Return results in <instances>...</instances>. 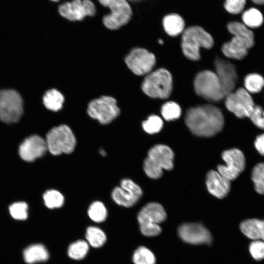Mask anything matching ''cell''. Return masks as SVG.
Returning <instances> with one entry per match:
<instances>
[{
	"mask_svg": "<svg viewBox=\"0 0 264 264\" xmlns=\"http://www.w3.org/2000/svg\"><path fill=\"white\" fill-rule=\"evenodd\" d=\"M185 121L194 134L201 137L216 135L222 130L224 123L221 110L211 105L189 109L186 112Z\"/></svg>",
	"mask_w": 264,
	"mask_h": 264,
	"instance_id": "6da1fadb",
	"label": "cell"
},
{
	"mask_svg": "<svg viewBox=\"0 0 264 264\" xmlns=\"http://www.w3.org/2000/svg\"><path fill=\"white\" fill-rule=\"evenodd\" d=\"M227 28L233 36L222 44L221 51L228 59L242 61L255 44L254 32L242 22L237 21L229 22Z\"/></svg>",
	"mask_w": 264,
	"mask_h": 264,
	"instance_id": "7a4b0ae2",
	"label": "cell"
},
{
	"mask_svg": "<svg viewBox=\"0 0 264 264\" xmlns=\"http://www.w3.org/2000/svg\"><path fill=\"white\" fill-rule=\"evenodd\" d=\"M167 218L163 207L157 202H149L142 207L136 215L140 231L147 237H154L162 232L160 224Z\"/></svg>",
	"mask_w": 264,
	"mask_h": 264,
	"instance_id": "3957f363",
	"label": "cell"
},
{
	"mask_svg": "<svg viewBox=\"0 0 264 264\" xmlns=\"http://www.w3.org/2000/svg\"><path fill=\"white\" fill-rule=\"evenodd\" d=\"M174 154L171 149L163 144H157L148 151L143 163L146 175L151 178L157 179L163 175L162 170H171L174 167Z\"/></svg>",
	"mask_w": 264,
	"mask_h": 264,
	"instance_id": "277c9868",
	"label": "cell"
},
{
	"mask_svg": "<svg viewBox=\"0 0 264 264\" xmlns=\"http://www.w3.org/2000/svg\"><path fill=\"white\" fill-rule=\"evenodd\" d=\"M181 44L182 52L188 59L198 61L200 58V48H211L213 46L214 40L201 27L192 26L183 32Z\"/></svg>",
	"mask_w": 264,
	"mask_h": 264,
	"instance_id": "5b68a950",
	"label": "cell"
},
{
	"mask_svg": "<svg viewBox=\"0 0 264 264\" xmlns=\"http://www.w3.org/2000/svg\"><path fill=\"white\" fill-rule=\"evenodd\" d=\"M141 88L143 91L150 97L167 99L173 89L172 75L164 68L158 69L146 75Z\"/></svg>",
	"mask_w": 264,
	"mask_h": 264,
	"instance_id": "8992f818",
	"label": "cell"
},
{
	"mask_svg": "<svg viewBox=\"0 0 264 264\" xmlns=\"http://www.w3.org/2000/svg\"><path fill=\"white\" fill-rule=\"evenodd\" d=\"M47 150L54 155L70 154L74 150L76 140L71 130L66 125L51 129L46 135Z\"/></svg>",
	"mask_w": 264,
	"mask_h": 264,
	"instance_id": "52a82bcc",
	"label": "cell"
},
{
	"mask_svg": "<svg viewBox=\"0 0 264 264\" xmlns=\"http://www.w3.org/2000/svg\"><path fill=\"white\" fill-rule=\"evenodd\" d=\"M194 86L198 95L210 101L218 102L225 97L217 75L212 71L206 70L198 73Z\"/></svg>",
	"mask_w": 264,
	"mask_h": 264,
	"instance_id": "ba28073f",
	"label": "cell"
},
{
	"mask_svg": "<svg viewBox=\"0 0 264 264\" xmlns=\"http://www.w3.org/2000/svg\"><path fill=\"white\" fill-rule=\"evenodd\" d=\"M224 98L226 108L237 118H250L256 104L252 95L243 87H239Z\"/></svg>",
	"mask_w": 264,
	"mask_h": 264,
	"instance_id": "9c48e42d",
	"label": "cell"
},
{
	"mask_svg": "<svg viewBox=\"0 0 264 264\" xmlns=\"http://www.w3.org/2000/svg\"><path fill=\"white\" fill-rule=\"evenodd\" d=\"M23 113V101L15 90H0V120L6 123L18 122Z\"/></svg>",
	"mask_w": 264,
	"mask_h": 264,
	"instance_id": "30bf717a",
	"label": "cell"
},
{
	"mask_svg": "<svg viewBox=\"0 0 264 264\" xmlns=\"http://www.w3.org/2000/svg\"><path fill=\"white\" fill-rule=\"evenodd\" d=\"M88 113L90 117L104 125L110 123L120 113L116 100L109 96H103L91 101Z\"/></svg>",
	"mask_w": 264,
	"mask_h": 264,
	"instance_id": "8fae6325",
	"label": "cell"
},
{
	"mask_svg": "<svg viewBox=\"0 0 264 264\" xmlns=\"http://www.w3.org/2000/svg\"><path fill=\"white\" fill-rule=\"evenodd\" d=\"M177 233L183 242L190 245H210L213 241L209 230L198 222L182 223L178 226Z\"/></svg>",
	"mask_w": 264,
	"mask_h": 264,
	"instance_id": "7c38bea8",
	"label": "cell"
},
{
	"mask_svg": "<svg viewBox=\"0 0 264 264\" xmlns=\"http://www.w3.org/2000/svg\"><path fill=\"white\" fill-rule=\"evenodd\" d=\"M221 157L226 165H219L218 172L229 180H233L244 170L245 159L242 152L233 148L223 151Z\"/></svg>",
	"mask_w": 264,
	"mask_h": 264,
	"instance_id": "4fadbf2b",
	"label": "cell"
},
{
	"mask_svg": "<svg viewBox=\"0 0 264 264\" xmlns=\"http://www.w3.org/2000/svg\"><path fill=\"white\" fill-rule=\"evenodd\" d=\"M109 7L110 13L103 19V23L107 28L117 29L131 20L132 12L127 0H114Z\"/></svg>",
	"mask_w": 264,
	"mask_h": 264,
	"instance_id": "5bb4252c",
	"label": "cell"
},
{
	"mask_svg": "<svg viewBox=\"0 0 264 264\" xmlns=\"http://www.w3.org/2000/svg\"><path fill=\"white\" fill-rule=\"evenodd\" d=\"M142 195L141 188L132 180L125 178L119 187H116L111 193V198L118 205L127 208L133 206Z\"/></svg>",
	"mask_w": 264,
	"mask_h": 264,
	"instance_id": "9a60e30c",
	"label": "cell"
},
{
	"mask_svg": "<svg viewBox=\"0 0 264 264\" xmlns=\"http://www.w3.org/2000/svg\"><path fill=\"white\" fill-rule=\"evenodd\" d=\"M125 62L135 74L147 75L155 65V58L153 53L145 49L135 48L126 56Z\"/></svg>",
	"mask_w": 264,
	"mask_h": 264,
	"instance_id": "2e32d148",
	"label": "cell"
},
{
	"mask_svg": "<svg viewBox=\"0 0 264 264\" xmlns=\"http://www.w3.org/2000/svg\"><path fill=\"white\" fill-rule=\"evenodd\" d=\"M59 12L64 18L71 21H81L87 16H92L95 6L90 0H72L59 6Z\"/></svg>",
	"mask_w": 264,
	"mask_h": 264,
	"instance_id": "e0dca14e",
	"label": "cell"
},
{
	"mask_svg": "<svg viewBox=\"0 0 264 264\" xmlns=\"http://www.w3.org/2000/svg\"><path fill=\"white\" fill-rule=\"evenodd\" d=\"M216 74L225 95L234 91L239 77L235 65L227 60L217 58L215 62Z\"/></svg>",
	"mask_w": 264,
	"mask_h": 264,
	"instance_id": "ac0fdd59",
	"label": "cell"
},
{
	"mask_svg": "<svg viewBox=\"0 0 264 264\" xmlns=\"http://www.w3.org/2000/svg\"><path fill=\"white\" fill-rule=\"evenodd\" d=\"M47 150L45 140L37 135L26 138L20 145L19 154L25 161L31 162L43 156Z\"/></svg>",
	"mask_w": 264,
	"mask_h": 264,
	"instance_id": "d6986e66",
	"label": "cell"
},
{
	"mask_svg": "<svg viewBox=\"0 0 264 264\" xmlns=\"http://www.w3.org/2000/svg\"><path fill=\"white\" fill-rule=\"evenodd\" d=\"M206 184L209 193L218 198H225L230 190V180L213 170L207 173Z\"/></svg>",
	"mask_w": 264,
	"mask_h": 264,
	"instance_id": "ffe728a7",
	"label": "cell"
},
{
	"mask_svg": "<svg viewBox=\"0 0 264 264\" xmlns=\"http://www.w3.org/2000/svg\"><path fill=\"white\" fill-rule=\"evenodd\" d=\"M240 228L242 233L252 240L264 241V220L249 219L242 221Z\"/></svg>",
	"mask_w": 264,
	"mask_h": 264,
	"instance_id": "44dd1931",
	"label": "cell"
},
{
	"mask_svg": "<svg viewBox=\"0 0 264 264\" xmlns=\"http://www.w3.org/2000/svg\"><path fill=\"white\" fill-rule=\"evenodd\" d=\"M23 257L25 262L27 264H42L49 260L50 254L44 244L38 243L26 248L24 251Z\"/></svg>",
	"mask_w": 264,
	"mask_h": 264,
	"instance_id": "7402d4cb",
	"label": "cell"
},
{
	"mask_svg": "<svg viewBox=\"0 0 264 264\" xmlns=\"http://www.w3.org/2000/svg\"><path fill=\"white\" fill-rule=\"evenodd\" d=\"M107 235L100 227L91 225L87 227L85 232V240L90 247L99 248L102 247L107 241Z\"/></svg>",
	"mask_w": 264,
	"mask_h": 264,
	"instance_id": "603a6c76",
	"label": "cell"
},
{
	"mask_svg": "<svg viewBox=\"0 0 264 264\" xmlns=\"http://www.w3.org/2000/svg\"><path fill=\"white\" fill-rule=\"evenodd\" d=\"M163 26L169 35L176 36L184 31L185 23L180 15L171 14L163 18Z\"/></svg>",
	"mask_w": 264,
	"mask_h": 264,
	"instance_id": "cb8c5ba5",
	"label": "cell"
},
{
	"mask_svg": "<svg viewBox=\"0 0 264 264\" xmlns=\"http://www.w3.org/2000/svg\"><path fill=\"white\" fill-rule=\"evenodd\" d=\"M242 84L243 87L251 94H257L264 89V77L258 73H249L244 77Z\"/></svg>",
	"mask_w": 264,
	"mask_h": 264,
	"instance_id": "d4e9b609",
	"label": "cell"
},
{
	"mask_svg": "<svg viewBox=\"0 0 264 264\" xmlns=\"http://www.w3.org/2000/svg\"><path fill=\"white\" fill-rule=\"evenodd\" d=\"M90 246L84 239L77 240L69 244L67 250V254L71 260L81 261L88 254Z\"/></svg>",
	"mask_w": 264,
	"mask_h": 264,
	"instance_id": "484cf974",
	"label": "cell"
},
{
	"mask_svg": "<svg viewBox=\"0 0 264 264\" xmlns=\"http://www.w3.org/2000/svg\"><path fill=\"white\" fill-rule=\"evenodd\" d=\"M88 218L97 224L105 222L108 217V211L101 201H96L91 203L87 211Z\"/></svg>",
	"mask_w": 264,
	"mask_h": 264,
	"instance_id": "4316f807",
	"label": "cell"
},
{
	"mask_svg": "<svg viewBox=\"0 0 264 264\" xmlns=\"http://www.w3.org/2000/svg\"><path fill=\"white\" fill-rule=\"evenodd\" d=\"M64 102L63 94L56 89H51L47 91L43 96V102L48 110L58 111L62 108Z\"/></svg>",
	"mask_w": 264,
	"mask_h": 264,
	"instance_id": "83f0119b",
	"label": "cell"
},
{
	"mask_svg": "<svg viewBox=\"0 0 264 264\" xmlns=\"http://www.w3.org/2000/svg\"><path fill=\"white\" fill-rule=\"evenodd\" d=\"M132 261L133 264H156V259L151 249L145 246L140 245L134 250Z\"/></svg>",
	"mask_w": 264,
	"mask_h": 264,
	"instance_id": "f1b7e54d",
	"label": "cell"
},
{
	"mask_svg": "<svg viewBox=\"0 0 264 264\" xmlns=\"http://www.w3.org/2000/svg\"><path fill=\"white\" fill-rule=\"evenodd\" d=\"M243 23L250 29L258 28L264 22V18L261 12L255 8H251L242 15Z\"/></svg>",
	"mask_w": 264,
	"mask_h": 264,
	"instance_id": "f546056e",
	"label": "cell"
},
{
	"mask_svg": "<svg viewBox=\"0 0 264 264\" xmlns=\"http://www.w3.org/2000/svg\"><path fill=\"white\" fill-rule=\"evenodd\" d=\"M44 204L49 209L60 208L64 205V198L63 195L55 190H50L43 195Z\"/></svg>",
	"mask_w": 264,
	"mask_h": 264,
	"instance_id": "4dcf8cb0",
	"label": "cell"
},
{
	"mask_svg": "<svg viewBox=\"0 0 264 264\" xmlns=\"http://www.w3.org/2000/svg\"><path fill=\"white\" fill-rule=\"evenodd\" d=\"M251 178L257 192L264 194V162L258 163L254 167Z\"/></svg>",
	"mask_w": 264,
	"mask_h": 264,
	"instance_id": "1f68e13d",
	"label": "cell"
},
{
	"mask_svg": "<svg viewBox=\"0 0 264 264\" xmlns=\"http://www.w3.org/2000/svg\"><path fill=\"white\" fill-rule=\"evenodd\" d=\"M163 117L167 121H171L178 119L181 115L180 106L176 103L169 101L165 103L161 110Z\"/></svg>",
	"mask_w": 264,
	"mask_h": 264,
	"instance_id": "d6a6232c",
	"label": "cell"
},
{
	"mask_svg": "<svg viewBox=\"0 0 264 264\" xmlns=\"http://www.w3.org/2000/svg\"><path fill=\"white\" fill-rule=\"evenodd\" d=\"M162 119L158 116L152 115L142 123L143 130L148 133L154 134L159 132L163 127Z\"/></svg>",
	"mask_w": 264,
	"mask_h": 264,
	"instance_id": "836d02e7",
	"label": "cell"
},
{
	"mask_svg": "<svg viewBox=\"0 0 264 264\" xmlns=\"http://www.w3.org/2000/svg\"><path fill=\"white\" fill-rule=\"evenodd\" d=\"M28 205L24 202H16L10 205L9 212L16 220H24L27 218Z\"/></svg>",
	"mask_w": 264,
	"mask_h": 264,
	"instance_id": "e575fe53",
	"label": "cell"
},
{
	"mask_svg": "<svg viewBox=\"0 0 264 264\" xmlns=\"http://www.w3.org/2000/svg\"><path fill=\"white\" fill-rule=\"evenodd\" d=\"M248 249L254 260L261 261L264 259V241L253 240L249 245Z\"/></svg>",
	"mask_w": 264,
	"mask_h": 264,
	"instance_id": "d590c367",
	"label": "cell"
},
{
	"mask_svg": "<svg viewBox=\"0 0 264 264\" xmlns=\"http://www.w3.org/2000/svg\"><path fill=\"white\" fill-rule=\"evenodd\" d=\"M249 119L257 128L264 130V107L260 104H256Z\"/></svg>",
	"mask_w": 264,
	"mask_h": 264,
	"instance_id": "8d00e7d4",
	"label": "cell"
},
{
	"mask_svg": "<svg viewBox=\"0 0 264 264\" xmlns=\"http://www.w3.org/2000/svg\"><path fill=\"white\" fill-rule=\"evenodd\" d=\"M246 0H225L224 6L229 13L238 14L243 9Z\"/></svg>",
	"mask_w": 264,
	"mask_h": 264,
	"instance_id": "74e56055",
	"label": "cell"
},
{
	"mask_svg": "<svg viewBox=\"0 0 264 264\" xmlns=\"http://www.w3.org/2000/svg\"><path fill=\"white\" fill-rule=\"evenodd\" d=\"M255 146L259 153L264 155V133L257 136L255 141Z\"/></svg>",
	"mask_w": 264,
	"mask_h": 264,
	"instance_id": "f35d334b",
	"label": "cell"
},
{
	"mask_svg": "<svg viewBox=\"0 0 264 264\" xmlns=\"http://www.w3.org/2000/svg\"><path fill=\"white\" fill-rule=\"evenodd\" d=\"M99 2L103 6L105 7H109L110 4L114 0H98Z\"/></svg>",
	"mask_w": 264,
	"mask_h": 264,
	"instance_id": "ab89813d",
	"label": "cell"
},
{
	"mask_svg": "<svg viewBox=\"0 0 264 264\" xmlns=\"http://www.w3.org/2000/svg\"><path fill=\"white\" fill-rule=\"evenodd\" d=\"M254 3L258 4H264V0H251Z\"/></svg>",
	"mask_w": 264,
	"mask_h": 264,
	"instance_id": "60d3db41",
	"label": "cell"
},
{
	"mask_svg": "<svg viewBox=\"0 0 264 264\" xmlns=\"http://www.w3.org/2000/svg\"><path fill=\"white\" fill-rule=\"evenodd\" d=\"M99 152L101 155L103 156H106V153L103 149H100Z\"/></svg>",
	"mask_w": 264,
	"mask_h": 264,
	"instance_id": "b9f144b4",
	"label": "cell"
},
{
	"mask_svg": "<svg viewBox=\"0 0 264 264\" xmlns=\"http://www.w3.org/2000/svg\"><path fill=\"white\" fill-rule=\"evenodd\" d=\"M158 42H159V43L160 44H162L163 43V41H162L161 39H159V40H158Z\"/></svg>",
	"mask_w": 264,
	"mask_h": 264,
	"instance_id": "7bdbcfd3",
	"label": "cell"
},
{
	"mask_svg": "<svg viewBox=\"0 0 264 264\" xmlns=\"http://www.w3.org/2000/svg\"><path fill=\"white\" fill-rule=\"evenodd\" d=\"M128 1H133V2H135V1H140V0H127Z\"/></svg>",
	"mask_w": 264,
	"mask_h": 264,
	"instance_id": "ee69618b",
	"label": "cell"
},
{
	"mask_svg": "<svg viewBox=\"0 0 264 264\" xmlns=\"http://www.w3.org/2000/svg\"><path fill=\"white\" fill-rule=\"evenodd\" d=\"M51 0L53 1H58L59 0Z\"/></svg>",
	"mask_w": 264,
	"mask_h": 264,
	"instance_id": "f6af8a7d",
	"label": "cell"
},
{
	"mask_svg": "<svg viewBox=\"0 0 264 264\" xmlns=\"http://www.w3.org/2000/svg\"><path fill=\"white\" fill-rule=\"evenodd\" d=\"M263 92H264V89H263Z\"/></svg>",
	"mask_w": 264,
	"mask_h": 264,
	"instance_id": "bcb514c9",
	"label": "cell"
}]
</instances>
